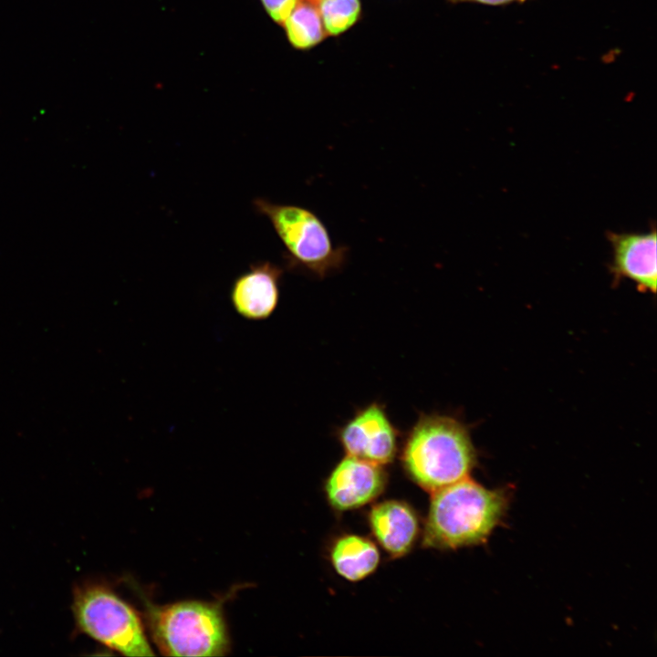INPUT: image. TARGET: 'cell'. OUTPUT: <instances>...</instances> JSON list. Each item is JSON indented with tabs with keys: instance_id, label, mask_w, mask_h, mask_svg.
<instances>
[{
	"instance_id": "cell-6",
	"label": "cell",
	"mask_w": 657,
	"mask_h": 657,
	"mask_svg": "<svg viewBox=\"0 0 657 657\" xmlns=\"http://www.w3.org/2000/svg\"><path fill=\"white\" fill-rule=\"evenodd\" d=\"M336 435L347 455L384 465L398 451L400 432L385 407L373 402L356 410Z\"/></svg>"
},
{
	"instance_id": "cell-4",
	"label": "cell",
	"mask_w": 657,
	"mask_h": 657,
	"mask_svg": "<svg viewBox=\"0 0 657 657\" xmlns=\"http://www.w3.org/2000/svg\"><path fill=\"white\" fill-rule=\"evenodd\" d=\"M256 211L266 217L285 248V264L318 278L340 270L348 248L335 245L322 220L303 206L256 198Z\"/></svg>"
},
{
	"instance_id": "cell-2",
	"label": "cell",
	"mask_w": 657,
	"mask_h": 657,
	"mask_svg": "<svg viewBox=\"0 0 657 657\" xmlns=\"http://www.w3.org/2000/svg\"><path fill=\"white\" fill-rule=\"evenodd\" d=\"M432 493L423 540L426 547L436 548L483 543L508 505L504 489H488L469 477Z\"/></svg>"
},
{
	"instance_id": "cell-5",
	"label": "cell",
	"mask_w": 657,
	"mask_h": 657,
	"mask_svg": "<svg viewBox=\"0 0 657 657\" xmlns=\"http://www.w3.org/2000/svg\"><path fill=\"white\" fill-rule=\"evenodd\" d=\"M73 610L81 631L126 656H152L142 622L127 602L101 585L75 592Z\"/></svg>"
},
{
	"instance_id": "cell-10",
	"label": "cell",
	"mask_w": 657,
	"mask_h": 657,
	"mask_svg": "<svg viewBox=\"0 0 657 657\" xmlns=\"http://www.w3.org/2000/svg\"><path fill=\"white\" fill-rule=\"evenodd\" d=\"M369 522L379 544L392 557L405 555L419 532L414 511L407 504L396 500L374 506L370 512Z\"/></svg>"
},
{
	"instance_id": "cell-9",
	"label": "cell",
	"mask_w": 657,
	"mask_h": 657,
	"mask_svg": "<svg viewBox=\"0 0 657 657\" xmlns=\"http://www.w3.org/2000/svg\"><path fill=\"white\" fill-rule=\"evenodd\" d=\"M612 249L610 272L615 279L628 278L642 292H656V231L608 233Z\"/></svg>"
},
{
	"instance_id": "cell-12",
	"label": "cell",
	"mask_w": 657,
	"mask_h": 657,
	"mask_svg": "<svg viewBox=\"0 0 657 657\" xmlns=\"http://www.w3.org/2000/svg\"><path fill=\"white\" fill-rule=\"evenodd\" d=\"M283 24L289 42L297 48L311 47L324 37L318 7L310 0H300Z\"/></svg>"
},
{
	"instance_id": "cell-13",
	"label": "cell",
	"mask_w": 657,
	"mask_h": 657,
	"mask_svg": "<svg viewBox=\"0 0 657 657\" xmlns=\"http://www.w3.org/2000/svg\"><path fill=\"white\" fill-rule=\"evenodd\" d=\"M318 11L327 34L337 36L349 28L360 12V0H320Z\"/></svg>"
},
{
	"instance_id": "cell-7",
	"label": "cell",
	"mask_w": 657,
	"mask_h": 657,
	"mask_svg": "<svg viewBox=\"0 0 657 657\" xmlns=\"http://www.w3.org/2000/svg\"><path fill=\"white\" fill-rule=\"evenodd\" d=\"M382 465L346 455L333 468L326 485L329 504L339 511L359 508L375 499L384 489Z\"/></svg>"
},
{
	"instance_id": "cell-14",
	"label": "cell",
	"mask_w": 657,
	"mask_h": 657,
	"mask_svg": "<svg viewBox=\"0 0 657 657\" xmlns=\"http://www.w3.org/2000/svg\"><path fill=\"white\" fill-rule=\"evenodd\" d=\"M267 15L276 23L283 24L300 0H260Z\"/></svg>"
},
{
	"instance_id": "cell-15",
	"label": "cell",
	"mask_w": 657,
	"mask_h": 657,
	"mask_svg": "<svg viewBox=\"0 0 657 657\" xmlns=\"http://www.w3.org/2000/svg\"><path fill=\"white\" fill-rule=\"evenodd\" d=\"M454 2H461V1H472V2H477L481 4L485 5H504L514 1H524V0H453Z\"/></svg>"
},
{
	"instance_id": "cell-3",
	"label": "cell",
	"mask_w": 657,
	"mask_h": 657,
	"mask_svg": "<svg viewBox=\"0 0 657 657\" xmlns=\"http://www.w3.org/2000/svg\"><path fill=\"white\" fill-rule=\"evenodd\" d=\"M145 605L151 638L163 655L223 656L229 651V637L219 601Z\"/></svg>"
},
{
	"instance_id": "cell-1",
	"label": "cell",
	"mask_w": 657,
	"mask_h": 657,
	"mask_svg": "<svg viewBox=\"0 0 657 657\" xmlns=\"http://www.w3.org/2000/svg\"><path fill=\"white\" fill-rule=\"evenodd\" d=\"M401 461L410 478L425 490L468 477L476 453L467 427L441 413H422L407 433Z\"/></svg>"
},
{
	"instance_id": "cell-11",
	"label": "cell",
	"mask_w": 657,
	"mask_h": 657,
	"mask_svg": "<svg viewBox=\"0 0 657 657\" xmlns=\"http://www.w3.org/2000/svg\"><path fill=\"white\" fill-rule=\"evenodd\" d=\"M330 559L339 576L349 581H359L377 568L380 552L370 539L357 535H345L333 544Z\"/></svg>"
},
{
	"instance_id": "cell-8",
	"label": "cell",
	"mask_w": 657,
	"mask_h": 657,
	"mask_svg": "<svg viewBox=\"0 0 657 657\" xmlns=\"http://www.w3.org/2000/svg\"><path fill=\"white\" fill-rule=\"evenodd\" d=\"M284 269L269 261L252 264L234 280L230 301L242 318L260 321L276 309Z\"/></svg>"
},
{
	"instance_id": "cell-16",
	"label": "cell",
	"mask_w": 657,
	"mask_h": 657,
	"mask_svg": "<svg viewBox=\"0 0 657 657\" xmlns=\"http://www.w3.org/2000/svg\"><path fill=\"white\" fill-rule=\"evenodd\" d=\"M310 1H312V2H314V3L317 4V3H318V1H320V0H310Z\"/></svg>"
}]
</instances>
